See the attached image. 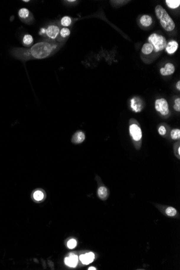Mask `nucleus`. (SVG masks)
<instances>
[{
  "instance_id": "25",
  "label": "nucleus",
  "mask_w": 180,
  "mask_h": 270,
  "mask_svg": "<svg viewBox=\"0 0 180 270\" xmlns=\"http://www.w3.org/2000/svg\"><path fill=\"white\" fill-rule=\"evenodd\" d=\"M158 132L160 135L164 136L167 133L166 128L164 126H161L159 127V129H158Z\"/></svg>"
},
{
  "instance_id": "22",
  "label": "nucleus",
  "mask_w": 180,
  "mask_h": 270,
  "mask_svg": "<svg viewBox=\"0 0 180 270\" xmlns=\"http://www.w3.org/2000/svg\"><path fill=\"white\" fill-rule=\"evenodd\" d=\"M166 214L170 217H173L177 214V211L174 208L169 207L166 210Z\"/></svg>"
},
{
  "instance_id": "13",
  "label": "nucleus",
  "mask_w": 180,
  "mask_h": 270,
  "mask_svg": "<svg viewBox=\"0 0 180 270\" xmlns=\"http://www.w3.org/2000/svg\"><path fill=\"white\" fill-rule=\"evenodd\" d=\"M70 30L69 28H62L60 30L59 35L56 40V42L59 43V42H61V41H63L65 39L67 38L70 35Z\"/></svg>"
},
{
  "instance_id": "23",
  "label": "nucleus",
  "mask_w": 180,
  "mask_h": 270,
  "mask_svg": "<svg viewBox=\"0 0 180 270\" xmlns=\"http://www.w3.org/2000/svg\"><path fill=\"white\" fill-rule=\"evenodd\" d=\"M77 241L74 239H71L67 242V247L69 249H74L77 245Z\"/></svg>"
},
{
  "instance_id": "17",
  "label": "nucleus",
  "mask_w": 180,
  "mask_h": 270,
  "mask_svg": "<svg viewBox=\"0 0 180 270\" xmlns=\"http://www.w3.org/2000/svg\"><path fill=\"white\" fill-rule=\"evenodd\" d=\"M165 2L167 6L171 9H177L180 6V0H166Z\"/></svg>"
},
{
  "instance_id": "12",
  "label": "nucleus",
  "mask_w": 180,
  "mask_h": 270,
  "mask_svg": "<svg viewBox=\"0 0 180 270\" xmlns=\"http://www.w3.org/2000/svg\"><path fill=\"white\" fill-rule=\"evenodd\" d=\"M80 258L82 264L87 265L93 261L95 259V254L92 252H89L85 255H80Z\"/></svg>"
},
{
  "instance_id": "7",
  "label": "nucleus",
  "mask_w": 180,
  "mask_h": 270,
  "mask_svg": "<svg viewBox=\"0 0 180 270\" xmlns=\"http://www.w3.org/2000/svg\"><path fill=\"white\" fill-rule=\"evenodd\" d=\"M18 16L21 20L27 24H32L34 21L33 14L27 8H22L18 12Z\"/></svg>"
},
{
  "instance_id": "9",
  "label": "nucleus",
  "mask_w": 180,
  "mask_h": 270,
  "mask_svg": "<svg viewBox=\"0 0 180 270\" xmlns=\"http://www.w3.org/2000/svg\"><path fill=\"white\" fill-rule=\"evenodd\" d=\"M64 261L65 264L69 267H76L78 262V257L77 255L71 253L68 257L65 258Z\"/></svg>"
},
{
  "instance_id": "4",
  "label": "nucleus",
  "mask_w": 180,
  "mask_h": 270,
  "mask_svg": "<svg viewBox=\"0 0 180 270\" xmlns=\"http://www.w3.org/2000/svg\"><path fill=\"white\" fill-rule=\"evenodd\" d=\"M60 28L58 25L52 23L46 28V32L43 37L49 41H56L60 32Z\"/></svg>"
},
{
  "instance_id": "24",
  "label": "nucleus",
  "mask_w": 180,
  "mask_h": 270,
  "mask_svg": "<svg viewBox=\"0 0 180 270\" xmlns=\"http://www.w3.org/2000/svg\"><path fill=\"white\" fill-rule=\"evenodd\" d=\"M174 109L177 111V112H180V98H178L176 99L175 100V104L174 105Z\"/></svg>"
},
{
  "instance_id": "20",
  "label": "nucleus",
  "mask_w": 180,
  "mask_h": 270,
  "mask_svg": "<svg viewBox=\"0 0 180 270\" xmlns=\"http://www.w3.org/2000/svg\"><path fill=\"white\" fill-rule=\"evenodd\" d=\"M171 139L173 140H179L180 138V130L179 129H174L171 131Z\"/></svg>"
},
{
  "instance_id": "14",
  "label": "nucleus",
  "mask_w": 180,
  "mask_h": 270,
  "mask_svg": "<svg viewBox=\"0 0 180 270\" xmlns=\"http://www.w3.org/2000/svg\"><path fill=\"white\" fill-rule=\"evenodd\" d=\"M141 25L144 27H148L150 26L153 23V18L148 15H144L142 16L140 20Z\"/></svg>"
},
{
  "instance_id": "1",
  "label": "nucleus",
  "mask_w": 180,
  "mask_h": 270,
  "mask_svg": "<svg viewBox=\"0 0 180 270\" xmlns=\"http://www.w3.org/2000/svg\"><path fill=\"white\" fill-rule=\"evenodd\" d=\"M61 44L56 41L45 40L37 43L29 49H17L16 57L23 61L42 59L53 55L59 49Z\"/></svg>"
},
{
  "instance_id": "10",
  "label": "nucleus",
  "mask_w": 180,
  "mask_h": 270,
  "mask_svg": "<svg viewBox=\"0 0 180 270\" xmlns=\"http://www.w3.org/2000/svg\"><path fill=\"white\" fill-rule=\"evenodd\" d=\"M178 47V43L175 40H171L167 44L165 49L168 54L172 55L177 51Z\"/></svg>"
},
{
  "instance_id": "19",
  "label": "nucleus",
  "mask_w": 180,
  "mask_h": 270,
  "mask_svg": "<svg viewBox=\"0 0 180 270\" xmlns=\"http://www.w3.org/2000/svg\"><path fill=\"white\" fill-rule=\"evenodd\" d=\"M34 42V40L33 36L30 35H25L23 39V43L24 44V46H30L32 45L33 43Z\"/></svg>"
},
{
  "instance_id": "2",
  "label": "nucleus",
  "mask_w": 180,
  "mask_h": 270,
  "mask_svg": "<svg viewBox=\"0 0 180 270\" xmlns=\"http://www.w3.org/2000/svg\"><path fill=\"white\" fill-rule=\"evenodd\" d=\"M155 12L160 25L165 30L168 32L174 30L175 28L174 21L161 6L158 5L156 7Z\"/></svg>"
},
{
  "instance_id": "8",
  "label": "nucleus",
  "mask_w": 180,
  "mask_h": 270,
  "mask_svg": "<svg viewBox=\"0 0 180 270\" xmlns=\"http://www.w3.org/2000/svg\"><path fill=\"white\" fill-rule=\"evenodd\" d=\"M175 67L174 64L171 63H167L166 64L165 67L160 69V73L162 76H167L171 75L175 72Z\"/></svg>"
},
{
  "instance_id": "6",
  "label": "nucleus",
  "mask_w": 180,
  "mask_h": 270,
  "mask_svg": "<svg viewBox=\"0 0 180 270\" xmlns=\"http://www.w3.org/2000/svg\"><path fill=\"white\" fill-rule=\"evenodd\" d=\"M155 109L156 111L163 116L168 115L169 113V105L165 98H160L155 100Z\"/></svg>"
},
{
  "instance_id": "11",
  "label": "nucleus",
  "mask_w": 180,
  "mask_h": 270,
  "mask_svg": "<svg viewBox=\"0 0 180 270\" xmlns=\"http://www.w3.org/2000/svg\"><path fill=\"white\" fill-rule=\"evenodd\" d=\"M85 139V135L82 131H77L73 134L72 138V143L74 144H80L82 143Z\"/></svg>"
},
{
  "instance_id": "3",
  "label": "nucleus",
  "mask_w": 180,
  "mask_h": 270,
  "mask_svg": "<svg viewBox=\"0 0 180 270\" xmlns=\"http://www.w3.org/2000/svg\"><path fill=\"white\" fill-rule=\"evenodd\" d=\"M148 42L153 46V51L155 52L161 51L165 49L167 44L165 37L158 33L151 34L148 38Z\"/></svg>"
},
{
  "instance_id": "15",
  "label": "nucleus",
  "mask_w": 180,
  "mask_h": 270,
  "mask_svg": "<svg viewBox=\"0 0 180 270\" xmlns=\"http://www.w3.org/2000/svg\"><path fill=\"white\" fill-rule=\"evenodd\" d=\"M98 197L102 200H106L108 196V190L104 186L100 187L98 189Z\"/></svg>"
},
{
  "instance_id": "16",
  "label": "nucleus",
  "mask_w": 180,
  "mask_h": 270,
  "mask_svg": "<svg viewBox=\"0 0 180 270\" xmlns=\"http://www.w3.org/2000/svg\"><path fill=\"white\" fill-rule=\"evenodd\" d=\"M153 51V46L149 43L144 44L141 49L142 53L145 55H150V54H152Z\"/></svg>"
},
{
  "instance_id": "29",
  "label": "nucleus",
  "mask_w": 180,
  "mask_h": 270,
  "mask_svg": "<svg viewBox=\"0 0 180 270\" xmlns=\"http://www.w3.org/2000/svg\"><path fill=\"white\" fill-rule=\"evenodd\" d=\"M23 1V2H30V1H29V0H28V1Z\"/></svg>"
},
{
  "instance_id": "21",
  "label": "nucleus",
  "mask_w": 180,
  "mask_h": 270,
  "mask_svg": "<svg viewBox=\"0 0 180 270\" xmlns=\"http://www.w3.org/2000/svg\"><path fill=\"white\" fill-rule=\"evenodd\" d=\"M44 197V193L40 190H37L34 193V198L35 200L41 201L43 200Z\"/></svg>"
},
{
  "instance_id": "5",
  "label": "nucleus",
  "mask_w": 180,
  "mask_h": 270,
  "mask_svg": "<svg viewBox=\"0 0 180 270\" xmlns=\"http://www.w3.org/2000/svg\"><path fill=\"white\" fill-rule=\"evenodd\" d=\"M132 120L133 123H131L129 127L130 135L135 143H138L140 142L141 143L142 137V133L140 126L135 120L134 121L135 122H134L133 119H132Z\"/></svg>"
},
{
  "instance_id": "27",
  "label": "nucleus",
  "mask_w": 180,
  "mask_h": 270,
  "mask_svg": "<svg viewBox=\"0 0 180 270\" xmlns=\"http://www.w3.org/2000/svg\"><path fill=\"white\" fill-rule=\"evenodd\" d=\"M66 2H69V3H74V2H77V1H75V0H70V1L69 0V1H66Z\"/></svg>"
},
{
  "instance_id": "26",
  "label": "nucleus",
  "mask_w": 180,
  "mask_h": 270,
  "mask_svg": "<svg viewBox=\"0 0 180 270\" xmlns=\"http://www.w3.org/2000/svg\"><path fill=\"white\" fill-rule=\"evenodd\" d=\"M176 88H177V90L179 91L180 90V81H178L177 83H176Z\"/></svg>"
},
{
  "instance_id": "28",
  "label": "nucleus",
  "mask_w": 180,
  "mask_h": 270,
  "mask_svg": "<svg viewBox=\"0 0 180 270\" xmlns=\"http://www.w3.org/2000/svg\"><path fill=\"white\" fill-rule=\"evenodd\" d=\"M88 270H97V269H96V268H95V267H89V269H88Z\"/></svg>"
},
{
  "instance_id": "18",
  "label": "nucleus",
  "mask_w": 180,
  "mask_h": 270,
  "mask_svg": "<svg viewBox=\"0 0 180 270\" xmlns=\"http://www.w3.org/2000/svg\"><path fill=\"white\" fill-rule=\"evenodd\" d=\"M72 23V19L70 17L65 16L63 17H62L61 20L60 24L62 27H63L67 28L69 27Z\"/></svg>"
}]
</instances>
